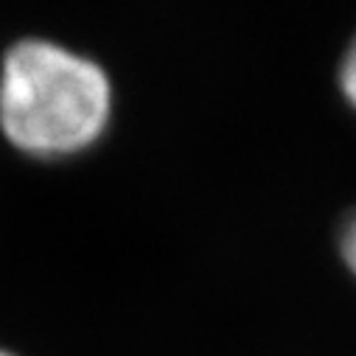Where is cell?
Here are the masks:
<instances>
[{
    "instance_id": "cell-3",
    "label": "cell",
    "mask_w": 356,
    "mask_h": 356,
    "mask_svg": "<svg viewBox=\"0 0 356 356\" xmlns=\"http://www.w3.org/2000/svg\"><path fill=\"white\" fill-rule=\"evenodd\" d=\"M342 255H345V261H348V266H350V273L356 275V219H353V222L348 225V230H345Z\"/></svg>"
},
{
    "instance_id": "cell-2",
    "label": "cell",
    "mask_w": 356,
    "mask_h": 356,
    "mask_svg": "<svg viewBox=\"0 0 356 356\" xmlns=\"http://www.w3.org/2000/svg\"><path fill=\"white\" fill-rule=\"evenodd\" d=\"M339 87H342V96L348 99V104L356 110V40L350 42L342 67H339Z\"/></svg>"
},
{
    "instance_id": "cell-1",
    "label": "cell",
    "mask_w": 356,
    "mask_h": 356,
    "mask_svg": "<svg viewBox=\"0 0 356 356\" xmlns=\"http://www.w3.org/2000/svg\"><path fill=\"white\" fill-rule=\"evenodd\" d=\"M113 113L102 65L48 40H23L0 67V129L31 157H67L93 146Z\"/></svg>"
},
{
    "instance_id": "cell-4",
    "label": "cell",
    "mask_w": 356,
    "mask_h": 356,
    "mask_svg": "<svg viewBox=\"0 0 356 356\" xmlns=\"http://www.w3.org/2000/svg\"><path fill=\"white\" fill-rule=\"evenodd\" d=\"M0 356H15L12 350H6V348H0Z\"/></svg>"
}]
</instances>
